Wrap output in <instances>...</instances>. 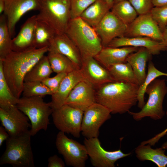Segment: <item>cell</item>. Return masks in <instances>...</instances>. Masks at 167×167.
Listing matches in <instances>:
<instances>
[{
	"instance_id": "45",
	"label": "cell",
	"mask_w": 167,
	"mask_h": 167,
	"mask_svg": "<svg viewBox=\"0 0 167 167\" xmlns=\"http://www.w3.org/2000/svg\"><path fill=\"white\" fill-rule=\"evenodd\" d=\"M111 8L114 4V0H105Z\"/></svg>"
},
{
	"instance_id": "39",
	"label": "cell",
	"mask_w": 167,
	"mask_h": 167,
	"mask_svg": "<svg viewBox=\"0 0 167 167\" xmlns=\"http://www.w3.org/2000/svg\"><path fill=\"white\" fill-rule=\"evenodd\" d=\"M166 114L167 116V110L166 112ZM167 134V127L162 131L156 134L152 138L142 142L140 144L142 145L148 144L151 146H154L161 138Z\"/></svg>"
},
{
	"instance_id": "29",
	"label": "cell",
	"mask_w": 167,
	"mask_h": 167,
	"mask_svg": "<svg viewBox=\"0 0 167 167\" xmlns=\"http://www.w3.org/2000/svg\"><path fill=\"white\" fill-rule=\"evenodd\" d=\"M107 69L114 81L129 82L139 85L131 66L127 62L113 65Z\"/></svg>"
},
{
	"instance_id": "31",
	"label": "cell",
	"mask_w": 167,
	"mask_h": 167,
	"mask_svg": "<svg viewBox=\"0 0 167 167\" xmlns=\"http://www.w3.org/2000/svg\"><path fill=\"white\" fill-rule=\"evenodd\" d=\"M148 68L146 78L143 83L139 86L138 92V107L141 109L145 104L144 95L149 85L158 77L163 76H167V73L158 70L152 62H149Z\"/></svg>"
},
{
	"instance_id": "14",
	"label": "cell",
	"mask_w": 167,
	"mask_h": 167,
	"mask_svg": "<svg viewBox=\"0 0 167 167\" xmlns=\"http://www.w3.org/2000/svg\"><path fill=\"white\" fill-rule=\"evenodd\" d=\"M124 36L146 37L161 41L162 32L149 12L139 15L128 25Z\"/></svg>"
},
{
	"instance_id": "30",
	"label": "cell",
	"mask_w": 167,
	"mask_h": 167,
	"mask_svg": "<svg viewBox=\"0 0 167 167\" xmlns=\"http://www.w3.org/2000/svg\"><path fill=\"white\" fill-rule=\"evenodd\" d=\"M119 19L128 25L138 16V14L128 0L114 3L110 10Z\"/></svg>"
},
{
	"instance_id": "22",
	"label": "cell",
	"mask_w": 167,
	"mask_h": 167,
	"mask_svg": "<svg viewBox=\"0 0 167 167\" xmlns=\"http://www.w3.org/2000/svg\"><path fill=\"white\" fill-rule=\"evenodd\" d=\"M37 20V15H34L28 18L23 24L17 36L12 39V51H22L35 48L34 33Z\"/></svg>"
},
{
	"instance_id": "12",
	"label": "cell",
	"mask_w": 167,
	"mask_h": 167,
	"mask_svg": "<svg viewBox=\"0 0 167 167\" xmlns=\"http://www.w3.org/2000/svg\"><path fill=\"white\" fill-rule=\"evenodd\" d=\"M128 26L110 10L93 28L104 47L114 39L124 36Z\"/></svg>"
},
{
	"instance_id": "34",
	"label": "cell",
	"mask_w": 167,
	"mask_h": 167,
	"mask_svg": "<svg viewBox=\"0 0 167 167\" xmlns=\"http://www.w3.org/2000/svg\"><path fill=\"white\" fill-rule=\"evenodd\" d=\"M22 95L23 97L51 96L53 93L42 82H24Z\"/></svg>"
},
{
	"instance_id": "27",
	"label": "cell",
	"mask_w": 167,
	"mask_h": 167,
	"mask_svg": "<svg viewBox=\"0 0 167 167\" xmlns=\"http://www.w3.org/2000/svg\"><path fill=\"white\" fill-rule=\"evenodd\" d=\"M53 72L47 55H44L26 74L24 82H42Z\"/></svg>"
},
{
	"instance_id": "26",
	"label": "cell",
	"mask_w": 167,
	"mask_h": 167,
	"mask_svg": "<svg viewBox=\"0 0 167 167\" xmlns=\"http://www.w3.org/2000/svg\"><path fill=\"white\" fill-rule=\"evenodd\" d=\"M56 34L51 27L37 19L34 30V47L37 49L49 47Z\"/></svg>"
},
{
	"instance_id": "41",
	"label": "cell",
	"mask_w": 167,
	"mask_h": 167,
	"mask_svg": "<svg viewBox=\"0 0 167 167\" xmlns=\"http://www.w3.org/2000/svg\"><path fill=\"white\" fill-rule=\"evenodd\" d=\"M10 137L9 135L2 126H0V146L2 145L3 142L6 141Z\"/></svg>"
},
{
	"instance_id": "20",
	"label": "cell",
	"mask_w": 167,
	"mask_h": 167,
	"mask_svg": "<svg viewBox=\"0 0 167 167\" xmlns=\"http://www.w3.org/2000/svg\"><path fill=\"white\" fill-rule=\"evenodd\" d=\"M107 46L113 48L125 46L144 47L153 55H158L161 51H165V48L161 41L146 37L123 36L117 37L113 39Z\"/></svg>"
},
{
	"instance_id": "24",
	"label": "cell",
	"mask_w": 167,
	"mask_h": 167,
	"mask_svg": "<svg viewBox=\"0 0 167 167\" xmlns=\"http://www.w3.org/2000/svg\"><path fill=\"white\" fill-rule=\"evenodd\" d=\"M165 150L162 148H152L149 144H140L135 149L137 158L141 161H149L153 162L158 167L167 165V156Z\"/></svg>"
},
{
	"instance_id": "48",
	"label": "cell",
	"mask_w": 167,
	"mask_h": 167,
	"mask_svg": "<svg viewBox=\"0 0 167 167\" xmlns=\"http://www.w3.org/2000/svg\"><path fill=\"white\" fill-rule=\"evenodd\" d=\"M166 82H167V81H166Z\"/></svg>"
},
{
	"instance_id": "28",
	"label": "cell",
	"mask_w": 167,
	"mask_h": 167,
	"mask_svg": "<svg viewBox=\"0 0 167 167\" xmlns=\"http://www.w3.org/2000/svg\"><path fill=\"white\" fill-rule=\"evenodd\" d=\"M48 57L53 72L57 73L68 74L78 70L73 62L67 57L58 52L49 50Z\"/></svg>"
},
{
	"instance_id": "5",
	"label": "cell",
	"mask_w": 167,
	"mask_h": 167,
	"mask_svg": "<svg viewBox=\"0 0 167 167\" xmlns=\"http://www.w3.org/2000/svg\"><path fill=\"white\" fill-rule=\"evenodd\" d=\"M71 0H40L37 19L46 23L56 34L65 33L71 18Z\"/></svg>"
},
{
	"instance_id": "33",
	"label": "cell",
	"mask_w": 167,
	"mask_h": 167,
	"mask_svg": "<svg viewBox=\"0 0 167 167\" xmlns=\"http://www.w3.org/2000/svg\"><path fill=\"white\" fill-rule=\"evenodd\" d=\"M19 99L13 94L4 77L0 61V108L7 109L16 105Z\"/></svg>"
},
{
	"instance_id": "21",
	"label": "cell",
	"mask_w": 167,
	"mask_h": 167,
	"mask_svg": "<svg viewBox=\"0 0 167 167\" xmlns=\"http://www.w3.org/2000/svg\"><path fill=\"white\" fill-rule=\"evenodd\" d=\"M139 48L132 46L103 47L94 58L101 65L107 69L113 65L126 62L128 56L137 51Z\"/></svg>"
},
{
	"instance_id": "7",
	"label": "cell",
	"mask_w": 167,
	"mask_h": 167,
	"mask_svg": "<svg viewBox=\"0 0 167 167\" xmlns=\"http://www.w3.org/2000/svg\"><path fill=\"white\" fill-rule=\"evenodd\" d=\"M145 93L148 95V99L141 110L138 112L130 111L128 113L136 121L147 117L155 120L161 119L165 114L163 108L164 100L167 94L165 80L154 79L147 87Z\"/></svg>"
},
{
	"instance_id": "15",
	"label": "cell",
	"mask_w": 167,
	"mask_h": 167,
	"mask_svg": "<svg viewBox=\"0 0 167 167\" xmlns=\"http://www.w3.org/2000/svg\"><path fill=\"white\" fill-rule=\"evenodd\" d=\"M3 14L6 16L11 37L15 33L16 25L21 17L31 11L39 10L40 0H5Z\"/></svg>"
},
{
	"instance_id": "18",
	"label": "cell",
	"mask_w": 167,
	"mask_h": 167,
	"mask_svg": "<svg viewBox=\"0 0 167 167\" xmlns=\"http://www.w3.org/2000/svg\"><path fill=\"white\" fill-rule=\"evenodd\" d=\"M49 50L59 53L67 57L77 68L81 67L82 58L75 44L65 33L56 34L51 41Z\"/></svg>"
},
{
	"instance_id": "35",
	"label": "cell",
	"mask_w": 167,
	"mask_h": 167,
	"mask_svg": "<svg viewBox=\"0 0 167 167\" xmlns=\"http://www.w3.org/2000/svg\"><path fill=\"white\" fill-rule=\"evenodd\" d=\"M150 13L162 32L167 26V6H154Z\"/></svg>"
},
{
	"instance_id": "38",
	"label": "cell",
	"mask_w": 167,
	"mask_h": 167,
	"mask_svg": "<svg viewBox=\"0 0 167 167\" xmlns=\"http://www.w3.org/2000/svg\"><path fill=\"white\" fill-rule=\"evenodd\" d=\"M67 74L65 73H57L54 76L49 77L42 82L49 89L53 94L57 92L62 81Z\"/></svg>"
},
{
	"instance_id": "32",
	"label": "cell",
	"mask_w": 167,
	"mask_h": 167,
	"mask_svg": "<svg viewBox=\"0 0 167 167\" xmlns=\"http://www.w3.org/2000/svg\"><path fill=\"white\" fill-rule=\"evenodd\" d=\"M12 42L7 18L3 13L0 16V59H4L12 51Z\"/></svg>"
},
{
	"instance_id": "47",
	"label": "cell",
	"mask_w": 167,
	"mask_h": 167,
	"mask_svg": "<svg viewBox=\"0 0 167 167\" xmlns=\"http://www.w3.org/2000/svg\"><path fill=\"white\" fill-rule=\"evenodd\" d=\"M124 0H114V4Z\"/></svg>"
},
{
	"instance_id": "16",
	"label": "cell",
	"mask_w": 167,
	"mask_h": 167,
	"mask_svg": "<svg viewBox=\"0 0 167 167\" xmlns=\"http://www.w3.org/2000/svg\"><path fill=\"white\" fill-rule=\"evenodd\" d=\"M80 69L84 80L95 89L105 84L114 81L108 70L93 57L82 58Z\"/></svg>"
},
{
	"instance_id": "4",
	"label": "cell",
	"mask_w": 167,
	"mask_h": 167,
	"mask_svg": "<svg viewBox=\"0 0 167 167\" xmlns=\"http://www.w3.org/2000/svg\"><path fill=\"white\" fill-rule=\"evenodd\" d=\"M29 130L6 141V149L0 158V165L10 164L14 167H34Z\"/></svg>"
},
{
	"instance_id": "11",
	"label": "cell",
	"mask_w": 167,
	"mask_h": 167,
	"mask_svg": "<svg viewBox=\"0 0 167 167\" xmlns=\"http://www.w3.org/2000/svg\"><path fill=\"white\" fill-rule=\"evenodd\" d=\"M110 111L98 103L92 105L84 111L81 132L87 138L98 137L101 126L111 118Z\"/></svg>"
},
{
	"instance_id": "13",
	"label": "cell",
	"mask_w": 167,
	"mask_h": 167,
	"mask_svg": "<svg viewBox=\"0 0 167 167\" xmlns=\"http://www.w3.org/2000/svg\"><path fill=\"white\" fill-rule=\"evenodd\" d=\"M0 120L10 136H15L28 130L31 124L28 117L13 105L7 109L0 108Z\"/></svg>"
},
{
	"instance_id": "10",
	"label": "cell",
	"mask_w": 167,
	"mask_h": 167,
	"mask_svg": "<svg viewBox=\"0 0 167 167\" xmlns=\"http://www.w3.org/2000/svg\"><path fill=\"white\" fill-rule=\"evenodd\" d=\"M84 144L91 164L95 167H114L115 163L118 160L131 154V153H124L120 149L112 151L105 150L98 137L85 138Z\"/></svg>"
},
{
	"instance_id": "42",
	"label": "cell",
	"mask_w": 167,
	"mask_h": 167,
	"mask_svg": "<svg viewBox=\"0 0 167 167\" xmlns=\"http://www.w3.org/2000/svg\"><path fill=\"white\" fill-rule=\"evenodd\" d=\"M161 42L165 48V50L167 51V26L162 32V39Z\"/></svg>"
},
{
	"instance_id": "6",
	"label": "cell",
	"mask_w": 167,
	"mask_h": 167,
	"mask_svg": "<svg viewBox=\"0 0 167 167\" xmlns=\"http://www.w3.org/2000/svg\"><path fill=\"white\" fill-rule=\"evenodd\" d=\"M16 105L30 121L29 130L32 136L41 130H47L50 124L49 117L53 111L50 102H45L42 96H22L19 98Z\"/></svg>"
},
{
	"instance_id": "43",
	"label": "cell",
	"mask_w": 167,
	"mask_h": 167,
	"mask_svg": "<svg viewBox=\"0 0 167 167\" xmlns=\"http://www.w3.org/2000/svg\"><path fill=\"white\" fill-rule=\"evenodd\" d=\"M154 6H167V0H152Z\"/></svg>"
},
{
	"instance_id": "17",
	"label": "cell",
	"mask_w": 167,
	"mask_h": 167,
	"mask_svg": "<svg viewBox=\"0 0 167 167\" xmlns=\"http://www.w3.org/2000/svg\"><path fill=\"white\" fill-rule=\"evenodd\" d=\"M96 102L95 88L86 81L83 80L74 88L66 100L64 105L84 111Z\"/></svg>"
},
{
	"instance_id": "36",
	"label": "cell",
	"mask_w": 167,
	"mask_h": 167,
	"mask_svg": "<svg viewBox=\"0 0 167 167\" xmlns=\"http://www.w3.org/2000/svg\"><path fill=\"white\" fill-rule=\"evenodd\" d=\"M96 0H71V19L80 17L83 12Z\"/></svg>"
},
{
	"instance_id": "40",
	"label": "cell",
	"mask_w": 167,
	"mask_h": 167,
	"mask_svg": "<svg viewBox=\"0 0 167 167\" xmlns=\"http://www.w3.org/2000/svg\"><path fill=\"white\" fill-rule=\"evenodd\" d=\"M48 167H64L65 162L57 155L50 156L48 159Z\"/></svg>"
},
{
	"instance_id": "8",
	"label": "cell",
	"mask_w": 167,
	"mask_h": 167,
	"mask_svg": "<svg viewBox=\"0 0 167 167\" xmlns=\"http://www.w3.org/2000/svg\"><path fill=\"white\" fill-rule=\"evenodd\" d=\"M56 147L63 156L66 165L73 167H84L88 155L84 145L68 138L59 131L55 141Z\"/></svg>"
},
{
	"instance_id": "23",
	"label": "cell",
	"mask_w": 167,
	"mask_h": 167,
	"mask_svg": "<svg viewBox=\"0 0 167 167\" xmlns=\"http://www.w3.org/2000/svg\"><path fill=\"white\" fill-rule=\"evenodd\" d=\"M152 55L147 49L140 47L136 52L130 54L126 59V62L131 66L139 85L146 78L147 63Z\"/></svg>"
},
{
	"instance_id": "19",
	"label": "cell",
	"mask_w": 167,
	"mask_h": 167,
	"mask_svg": "<svg viewBox=\"0 0 167 167\" xmlns=\"http://www.w3.org/2000/svg\"><path fill=\"white\" fill-rule=\"evenodd\" d=\"M84 80L81 69L68 74L62 81L57 92L51 95L50 105L53 110L64 105L66 100L74 88L80 82Z\"/></svg>"
},
{
	"instance_id": "25",
	"label": "cell",
	"mask_w": 167,
	"mask_h": 167,
	"mask_svg": "<svg viewBox=\"0 0 167 167\" xmlns=\"http://www.w3.org/2000/svg\"><path fill=\"white\" fill-rule=\"evenodd\" d=\"M111 9L105 0H96L83 12L80 17L93 28L102 20Z\"/></svg>"
},
{
	"instance_id": "3",
	"label": "cell",
	"mask_w": 167,
	"mask_h": 167,
	"mask_svg": "<svg viewBox=\"0 0 167 167\" xmlns=\"http://www.w3.org/2000/svg\"><path fill=\"white\" fill-rule=\"evenodd\" d=\"M65 33L75 45L82 58L94 57L103 47L94 28L80 17L70 19Z\"/></svg>"
},
{
	"instance_id": "9",
	"label": "cell",
	"mask_w": 167,
	"mask_h": 167,
	"mask_svg": "<svg viewBox=\"0 0 167 167\" xmlns=\"http://www.w3.org/2000/svg\"><path fill=\"white\" fill-rule=\"evenodd\" d=\"M84 111L66 105L53 110V123L60 131L79 138L81 132Z\"/></svg>"
},
{
	"instance_id": "46",
	"label": "cell",
	"mask_w": 167,
	"mask_h": 167,
	"mask_svg": "<svg viewBox=\"0 0 167 167\" xmlns=\"http://www.w3.org/2000/svg\"><path fill=\"white\" fill-rule=\"evenodd\" d=\"M161 148L167 150V141L165 142L162 144Z\"/></svg>"
},
{
	"instance_id": "2",
	"label": "cell",
	"mask_w": 167,
	"mask_h": 167,
	"mask_svg": "<svg viewBox=\"0 0 167 167\" xmlns=\"http://www.w3.org/2000/svg\"><path fill=\"white\" fill-rule=\"evenodd\" d=\"M139 85L129 82L113 81L96 89V102L107 108L111 114L128 112L138 103Z\"/></svg>"
},
{
	"instance_id": "44",
	"label": "cell",
	"mask_w": 167,
	"mask_h": 167,
	"mask_svg": "<svg viewBox=\"0 0 167 167\" xmlns=\"http://www.w3.org/2000/svg\"><path fill=\"white\" fill-rule=\"evenodd\" d=\"M5 8V0H0V14L3 13Z\"/></svg>"
},
{
	"instance_id": "37",
	"label": "cell",
	"mask_w": 167,
	"mask_h": 167,
	"mask_svg": "<svg viewBox=\"0 0 167 167\" xmlns=\"http://www.w3.org/2000/svg\"><path fill=\"white\" fill-rule=\"evenodd\" d=\"M139 15L150 12L154 7L152 0H128Z\"/></svg>"
},
{
	"instance_id": "1",
	"label": "cell",
	"mask_w": 167,
	"mask_h": 167,
	"mask_svg": "<svg viewBox=\"0 0 167 167\" xmlns=\"http://www.w3.org/2000/svg\"><path fill=\"white\" fill-rule=\"evenodd\" d=\"M48 50L49 47H46L22 51H12L4 59H0L5 79L17 98L22 94L26 74Z\"/></svg>"
}]
</instances>
